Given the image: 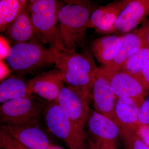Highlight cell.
<instances>
[{
  "mask_svg": "<svg viewBox=\"0 0 149 149\" xmlns=\"http://www.w3.org/2000/svg\"><path fill=\"white\" fill-rule=\"evenodd\" d=\"M49 102L35 96L11 100L1 104L2 125H38Z\"/></svg>",
  "mask_w": 149,
  "mask_h": 149,
  "instance_id": "5",
  "label": "cell"
},
{
  "mask_svg": "<svg viewBox=\"0 0 149 149\" xmlns=\"http://www.w3.org/2000/svg\"><path fill=\"white\" fill-rule=\"evenodd\" d=\"M149 17V0H130L115 23L111 34L122 36L133 31Z\"/></svg>",
  "mask_w": 149,
  "mask_h": 149,
  "instance_id": "11",
  "label": "cell"
},
{
  "mask_svg": "<svg viewBox=\"0 0 149 149\" xmlns=\"http://www.w3.org/2000/svg\"><path fill=\"white\" fill-rule=\"evenodd\" d=\"M137 77L143 83L147 90H149V60L146 63L141 73Z\"/></svg>",
  "mask_w": 149,
  "mask_h": 149,
  "instance_id": "25",
  "label": "cell"
},
{
  "mask_svg": "<svg viewBox=\"0 0 149 149\" xmlns=\"http://www.w3.org/2000/svg\"><path fill=\"white\" fill-rule=\"evenodd\" d=\"M16 149H29L27 148L26 147L24 146H22V145L20 144L19 146L17 147V148Z\"/></svg>",
  "mask_w": 149,
  "mask_h": 149,
  "instance_id": "29",
  "label": "cell"
},
{
  "mask_svg": "<svg viewBox=\"0 0 149 149\" xmlns=\"http://www.w3.org/2000/svg\"><path fill=\"white\" fill-rule=\"evenodd\" d=\"M87 124L89 131L96 139V144L115 143L120 127L107 117L90 109Z\"/></svg>",
  "mask_w": 149,
  "mask_h": 149,
  "instance_id": "15",
  "label": "cell"
},
{
  "mask_svg": "<svg viewBox=\"0 0 149 149\" xmlns=\"http://www.w3.org/2000/svg\"><path fill=\"white\" fill-rule=\"evenodd\" d=\"M55 64L65 83L91 95L93 73L97 67L91 55L65 50L57 54Z\"/></svg>",
  "mask_w": 149,
  "mask_h": 149,
  "instance_id": "4",
  "label": "cell"
},
{
  "mask_svg": "<svg viewBox=\"0 0 149 149\" xmlns=\"http://www.w3.org/2000/svg\"><path fill=\"white\" fill-rule=\"evenodd\" d=\"M58 6V19L63 43L65 50H75L85 42L86 30L93 11L88 1H68Z\"/></svg>",
  "mask_w": 149,
  "mask_h": 149,
  "instance_id": "1",
  "label": "cell"
},
{
  "mask_svg": "<svg viewBox=\"0 0 149 149\" xmlns=\"http://www.w3.org/2000/svg\"><path fill=\"white\" fill-rule=\"evenodd\" d=\"M91 96L84 91L67 85L63 87L56 101L68 115L77 132L85 139V126L90 111L88 99Z\"/></svg>",
  "mask_w": 149,
  "mask_h": 149,
  "instance_id": "7",
  "label": "cell"
},
{
  "mask_svg": "<svg viewBox=\"0 0 149 149\" xmlns=\"http://www.w3.org/2000/svg\"><path fill=\"white\" fill-rule=\"evenodd\" d=\"M1 60L5 59L7 56L10 50L8 42L4 37H1Z\"/></svg>",
  "mask_w": 149,
  "mask_h": 149,
  "instance_id": "26",
  "label": "cell"
},
{
  "mask_svg": "<svg viewBox=\"0 0 149 149\" xmlns=\"http://www.w3.org/2000/svg\"><path fill=\"white\" fill-rule=\"evenodd\" d=\"M135 129L139 138L149 147V125H140Z\"/></svg>",
  "mask_w": 149,
  "mask_h": 149,
  "instance_id": "24",
  "label": "cell"
},
{
  "mask_svg": "<svg viewBox=\"0 0 149 149\" xmlns=\"http://www.w3.org/2000/svg\"><path fill=\"white\" fill-rule=\"evenodd\" d=\"M1 128L29 149H48L52 144L47 134L38 125H1Z\"/></svg>",
  "mask_w": 149,
  "mask_h": 149,
  "instance_id": "14",
  "label": "cell"
},
{
  "mask_svg": "<svg viewBox=\"0 0 149 149\" xmlns=\"http://www.w3.org/2000/svg\"><path fill=\"white\" fill-rule=\"evenodd\" d=\"M119 136L122 139L125 149H149L139 138L135 127L122 125L120 127Z\"/></svg>",
  "mask_w": 149,
  "mask_h": 149,
  "instance_id": "22",
  "label": "cell"
},
{
  "mask_svg": "<svg viewBox=\"0 0 149 149\" xmlns=\"http://www.w3.org/2000/svg\"><path fill=\"white\" fill-rule=\"evenodd\" d=\"M40 41L16 43L5 58L11 71L18 74L32 73L55 64L58 52L46 47Z\"/></svg>",
  "mask_w": 149,
  "mask_h": 149,
  "instance_id": "3",
  "label": "cell"
},
{
  "mask_svg": "<svg viewBox=\"0 0 149 149\" xmlns=\"http://www.w3.org/2000/svg\"><path fill=\"white\" fill-rule=\"evenodd\" d=\"M29 8L35 35L40 42L57 52L65 50L60 31L55 0L29 1Z\"/></svg>",
  "mask_w": 149,
  "mask_h": 149,
  "instance_id": "2",
  "label": "cell"
},
{
  "mask_svg": "<svg viewBox=\"0 0 149 149\" xmlns=\"http://www.w3.org/2000/svg\"><path fill=\"white\" fill-rule=\"evenodd\" d=\"M149 60V47L135 49L129 54L121 70L137 77Z\"/></svg>",
  "mask_w": 149,
  "mask_h": 149,
  "instance_id": "21",
  "label": "cell"
},
{
  "mask_svg": "<svg viewBox=\"0 0 149 149\" xmlns=\"http://www.w3.org/2000/svg\"><path fill=\"white\" fill-rule=\"evenodd\" d=\"M145 100L143 97L118 98L115 106V113L121 125L136 127L139 122V111Z\"/></svg>",
  "mask_w": 149,
  "mask_h": 149,
  "instance_id": "18",
  "label": "cell"
},
{
  "mask_svg": "<svg viewBox=\"0 0 149 149\" xmlns=\"http://www.w3.org/2000/svg\"><path fill=\"white\" fill-rule=\"evenodd\" d=\"M105 71L109 80L112 90L118 98L145 97L148 90L136 76L121 70Z\"/></svg>",
  "mask_w": 149,
  "mask_h": 149,
  "instance_id": "13",
  "label": "cell"
},
{
  "mask_svg": "<svg viewBox=\"0 0 149 149\" xmlns=\"http://www.w3.org/2000/svg\"><path fill=\"white\" fill-rule=\"evenodd\" d=\"M121 45V36L107 35L91 43V50L97 61L106 66L113 61Z\"/></svg>",
  "mask_w": 149,
  "mask_h": 149,
  "instance_id": "17",
  "label": "cell"
},
{
  "mask_svg": "<svg viewBox=\"0 0 149 149\" xmlns=\"http://www.w3.org/2000/svg\"><path fill=\"white\" fill-rule=\"evenodd\" d=\"M48 149H64L58 146L52 144Z\"/></svg>",
  "mask_w": 149,
  "mask_h": 149,
  "instance_id": "28",
  "label": "cell"
},
{
  "mask_svg": "<svg viewBox=\"0 0 149 149\" xmlns=\"http://www.w3.org/2000/svg\"><path fill=\"white\" fill-rule=\"evenodd\" d=\"M28 3L5 31L6 37L16 43L39 41L35 35Z\"/></svg>",
  "mask_w": 149,
  "mask_h": 149,
  "instance_id": "16",
  "label": "cell"
},
{
  "mask_svg": "<svg viewBox=\"0 0 149 149\" xmlns=\"http://www.w3.org/2000/svg\"><path fill=\"white\" fill-rule=\"evenodd\" d=\"M148 46L149 47V34L148 37Z\"/></svg>",
  "mask_w": 149,
  "mask_h": 149,
  "instance_id": "31",
  "label": "cell"
},
{
  "mask_svg": "<svg viewBox=\"0 0 149 149\" xmlns=\"http://www.w3.org/2000/svg\"><path fill=\"white\" fill-rule=\"evenodd\" d=\"M59 70L56 67L36 75L27 85L32 95L36 94L49 102L55 101L65 86Z\"/></svg>",
  "mask_w": 149,
  "mask_h": 149,
  "instance_id": "10",
  "label": "cell"
},
{
  "mask_svg": "<svg viewBox=\"0 0 149 149\" xmlns=\"http://www.w3.org/2000/svg\"><path fill=\"white\" fill-rule=\"evenodd\" d=\"M27 83L18 77H9L0 85V103L32 95Z\"/></svg>",
  "mask_w": 149,
  "mask_h": 149,
  "instance_id": "19",
  "label": "cell"
},
{
  "mask_svg": "<svg viewBox=\"0 0 149 149\" xmlns=\"http://www.w3.org/2000/svg\"><path fill=\"white\" fill-rule=\"evenodd\" d=\"M149 17L139 28L121 36V45L113 61L108 65L101 68L107 71L121 70L129 54L135 49L149 47Z\"/></svg>",
  "mask_w": 149,
  "mask_h": 149,
  "instance_id": "9",
  "label": "cell"
},
{
  "mask_svg": "<svg viewBox=\"0 0 149 149\" xmlns=\"http://www.w3.org/2000/svg\"><path fill=\"white\" fill-rule=\"evenodd\" d=\"M1 149H3L1 148Z\"/></svg>",
  "mask_w": 149,
  "mask_h": 149,
  "instance_id": "32",
  "label": "cell"
},
{
  "mask_svg": "<svg viewBox=\"0 0 149 149\" xmlns=\"http://www.w3.org/2000/svg\"><path fill=\"white\" fill-rule=\"evenodd\" d=\"M139 125H149V97L145 99L140 108L139 116Z\"/></svg>",
  "mask_w": 149,
  "mask_h": 149,
  "instance_id": "23",
  "label": "cell"
},
{
  "mask_svg": "<svg viewBox=\"0 0 149 149\" xmlns=\"http://www.w3.org/2000/svg\"><path fill=\"white\" fill-rule=\"evenodd\" d=\"M111 149H117V148H116V145H115V146H113V147H112V148H111Z\"/></svg>",
  "mask_w": 149,
  "mask_h": 149,
  "instance_id": "30",
  "label": "cell"
},
{
  "mask_svg": "<svg viewBox=\"0 0 149 149\" xmlns=\"http://www.w3.org/2000/svg\"><path fill=\"white\" fill-rule=\"evenodd\" d=\"M29 1L1 0L0 1V31H6L15 20Z\"/></svg>",
  "mask_w": 149,
  "mask_h": 149,
  "instance_id": "20",
  "label": "cell"
},
{
  "mask_svg": "<svg viewBox=\"0 0 149 149\" xmlns=\"http://www.w3.org/2000/svg\"><path fill=\"white\" fill-rule=\"evenodd\" d=\"M130 0L115 1L96 8L91 14L88 28L102 34H111L116 22Z\"/></svg>",
  "mask_w": 149,
  "mask_h": 149,
  "instance_id": "12",
  "label": "cell"
},
{
  "mask_svg": "<svg viewBox=\"0 0 149 149\" xmlns=\"http://www.w3.org/2000/svg\"><path fill=\"white\" fill-rule=\"evenodd\" d=\"M92 97L97 112L121 125L115 113L118 98L112 90L106 72L97 67L93 73Z\"/></svg>",
  "mask_w": 149,
  "mask_h": 149,
  "instance_id": "8",
  "label": "cell"
},
{
  "mask_svg": "<svg viewBox=\"0 0 149 149\" xmlns=\"http://www.w3.org/2000/svg\"><path fill=\"white\" fill-rule=\"evenodd\" d=\"M43 117L49 131L65 142L70 149H89L86 139L77 132L68 115L56 101L49 102Z\"/></svg>",
  "mask_w": 149,
  "mask_h": 149,
  "instance_id": "6",
  "label": "cell"
},
{
  "mask_svg": "<svg viewBox=\"0 0 149 149\" xmlns=\"http://www.w3.org/2000/svg\"><path fill=\"white\" fill-rule=\"evenodd\" d=\"M10 68L8 66L1 60V79H3L4 78L7 77L10 74Z\"/></svg>",
  "mask_w": 149,
  "mask_h": 149,
  "instance_id": "27",
  "label": "cell"
}]
</instances>
